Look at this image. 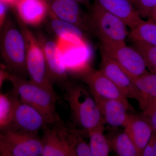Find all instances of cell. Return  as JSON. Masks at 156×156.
<instances>
[{
    "label": "cell",
    "instance_id": "6da1fadb",
    "mask_svg": "<svg viewBox=\"0 0 156 156\" xmlns=\"http://www.w3.org/2000/svg\"><path fill=\"white\" fill-rule=\"evenodd\" d=\"M64 97L76 125L85 134L104 124L96 101L89 90L80 84L66 82Z\"/></svg>",
    "mask_w": 156,
    "mask_h": 156
},
{
    "label": "cell",
    "instance_id": "7a4b0ae2",
    "mask_svg": "<svg viewBox=\"0 0 156 156\" xmlns=\"http://www.w3.org/2000/svg\"><path fill=\"white\" fill-rule=\"evenodd\" d=\"M13 87L12 92L22 101L33 107L52 124L61 120L56 112L58 96L54 89L43 87L27 78L10 73L9 78Z\"/></svg>",
    "mask_w": 156,
    "mask_h": 156
},
{
    "label": "cell",
    "instance_id": "3957f363",
    "mask_svg": "<svg viewBox=\"0 0 156 156\" xmlns=\"http://www.w3.org/2000/svg\"><path fill=\"white\" fill-rule=\"evenodd\" d=\"M0 56L11 74L28 76L25 38L20 28L9 17L0 29Z\"/></svg>",
    "mask_w": 156,
    "mask_h": 156
},
{
    "label": "cell",
    "instance_id": "277c9868",
    "mask_svg": "<svg viewBox=\"0 0 156 156\" xmlns=\"http://www.w3.org/2000/svg\"><path fill=\"white\" fill-rule=\"evenodd\" d=\"M88 13L90 33L101 43L125 44L128 36L127 26L123 20L105 10L94 2Z\"/></svg>",
    "mask_w": 156,
    "mask_h": 156
},
{
    "label": "cell",
    "instance_id": "5b68a950",
    "mask_svg": "<svg viewBox=\"0 0 156 156\" xmlns=\"http://www.w3.org/2000/svg\"><path fill=\"white\" fill-rule=\"evenodd\" d=\"M42 148L38 134L8 127L0 128V156H40Z\"/></svg>",
    "mask_w": 156,
    "mask_h": 156
},
{
    "label": "cell",
    "instance_id": "8992f818",
    "mask_svg": "<svg viewBox=\"0 0 156 156\" xmlns=\"http://www.w3.org/2000/svg\"><path fill=\"white\" fill-rule=\"evenodd\" d=\"M20 29L25 40L26 65L30 80L43 87L54 89L49 76L44 51L37 37L23 23L20 24Z\"/></svg>",
    "mask_w": 156,
    "mask_h": 156
},
{
    "label": "cell",
    "instance_id": "52a82bcc",
    "mask_svg": "<svg viewBox=\"0 0 156 156\" xmlns=\"http://www.w3.org/2000/svg\"><path fill=\"white\" fill-rule=\"evenodd\" d=\"M11 93L14 107L11 122L7 127L38 134L39 131L50 125L47 119L37 110L22 101L13 92Z\"/></svg>",
    "mask_w": 156,
    "mask_h": 156
},
{
    "label": "cell",
    "instance_id": "ba28073f",
    "mask_svg": "<svg viewBox=\"0 0 156 156\" xmlns=\"http://www.w3.org/2000/svg\"><path fill=\"white\" fill-rule=\"evenodd\" d=\"M101 53L112 58L134 76L148 72L140 54L133 47L125 44L101 43Z\"/></svg>",
    "mask_w": 156,
    "mask_h": 156
},
{
    "label": "cell",
    "instance_id": "9c48e42d",
    "mask_svg": "<svg viewBox=\"0 0 156 156\" xmlns=\"http://www.w3.org/2000/svg\"><path fill=\"white\" fill-rule=\"evenodd\" d=\"M81 73L82 80L89 87L93 97L120 101L126 105L128 110H134L127 98L100 71L87 67Z\"/></svg>",
    "mask_w": 156,
    "mask_h": 156
},
{
    "label": "cell",
    "instance_id": "30bf717a",
    "mask_svg": "<svg viewBox=\"0 0 156 156\" xmlns=\"http://www.w3.org/2000/svg\"><path fill=\"white\" fill-rule=\"evenodd\" d=\"M99 71L115 85L127 98L142 103L144 95L135 87L126 71L114 60L101 53Z\"/></svg>",
    "mask_w": 156,
    "mask_h": 156
},
{
    "label": "cell",
    "instance_id": "8fae6325",
    "mask_svg": "<svg viewBox=\"0 0 156 156\" xmlns=\"http://www.w3.org/2000/svg\"><path fill=\"white\" fill-rule=\"evenodd\" d=\"M41 156H75L65 132L62 120L47 125L43 129Z\"/></svg>",
    "mask_w": 156,
    "mask_h": 156
},
{
    "label": "cell",
    "instance_id": "7c38bea8",
    "mask_svg": "<svg viewBox=\"0 0 156 156\" xmlns=\"http://www.w3.org/2000/svg\"><path fill=\"white\" fill-rule=\"evenodd\" d=\"M49 12L56 18L77 27L85 32L89 31L88 14L84 13L79 3L73 0H45Z\"/></svg>",
    "mask_w": 156,
    "mask_h": 156
},
{
    "label": "cell",
    "instance_id": "4fadbf2b",
    "mask_svg": "<svg viewBox=\"0 0 156 156\" xmlns=\"http://www.w3.org/2000/svg\"><path fill=\"white\" fill-rule=\"evenodd\" d=\"M44 51L49 76L53 83L64 84L67 80V69L61 50L56 41L37 36Z\"/></svg>",
    "mask_w": 156,
    "mask_h": 156
},
{
    "label": "cell",
    "instance_id": "5bb4252c",
    "mask_svg": "<svg viewBox=\"0 0 156 156\" xmlns=\"http://www.w3.org/2000/svg\"><path fill=\"white\" fill-rule=\"evenodd\" d=\"M14 7L21 21L31 26L41 25L50 11L45 0H18Z\"/></svg>",
    "mask_w": 156,
    "mask_h": 156
},
{
    "label": "cell",
    "instance_id": "9a60e30c",
    "mask_svg": "<svg viewBox=\"0 0 156 156\" xmlns=\"http://www.w3.org/2000/svg\"><path fill=\"white\" fill-rule=\"evenodd\" d=\"M125 128L124 131L136 147L139 156H142L153 132L150 124L142 113L129 114Z\"/></svg>",
    "mask_w": 156,
    "mask_h": 156
},
{
    "label": "cell",
    "instance_id": "2e32d148",
    "mask_svg": "<svg viewBox=\"0 0 156 156\" xmlns=\"http://www.w3.org/2000/svg\"><path fill=\"white\" fill-rule=\"evenodd\" d=\"M104 123L113 127L126 126L129 114L127 107L122 101L114 99L93 97Z\"/></svg>",
    "mask_w": 156,
    "mask_h": 156
},
{
    "label": "cell",
    "instance_id": "e0dca14e",
    "mask_svg": "<svg viewBox=\"0 0 156 156\" xmlns=\"http://www.w3.org/2000/svg\"><path fill=\"white\" fill-rule=\"evenodd\" d=\"M103 9L122 20L133 29L142 20L130 0H95Z\"/></svg>",
    "mask_w": 156,
    "mask_h": 156
},
{
    "label": "cell",
    "instance_id": "ac0fdd59",
    "mask_svg": "<svg viewBox=\"0 0 156 156\" xmlns=\"http://www.w3.org/2000/svg\"><path fill=\"white\" fill-rule=\"evenodd\" d=\"M51 29L55 33L56 38L74 44H80L86 42L83 31L77 27L66 21L56 18L49 12Z\"/></svg>",
    "mask_w": 156,
    "mask_h": 156
},
{
    "label": "cell",
    "instance_id": "d6986e66",
    "mask_svg": "<svg viewBox=\"0 0 156 156\" xmlns=\"http://www.w3.org/2000/svg\"><path fill=\"white\" fill-rule=\"evenodd\" d=\"M104 131L102 124L87 133L92 156H107L109 154L111 149L109 140L103 134Z\"/></svg>",
    "mask_w": 156,
    "mask_h": 156
},
{
    "label": "cell",
    "instance_id": "ffe728a7",
    "mask_svg": "<svg viewBox=\"0 0 156 156\" xmlns=\"http://www.w3.org/2000/svg\"><path fill=\"white\" fill-rule=\"evenodd\" d=\"M69 143L75 156H92L89 144L84 138L85 133L80 128L65 126Z\"/></svg>",
    "mask_w": 156,
    "mask_h": 156
},
{
    "label": "cell",
    "instance_id": "44dd1931",
    "mask_svg": "<svg viewBox=\"0 0 156 156\" xmlns=\"http://www.w3.org/2000/svg\"><path fill=\"white\" fill-rule=\"evenodd\" d=\"M129 36L133 42H145L156 46V23L142 20L135 27L131 29Z\"/></svg>",
    "mask_w": 156,
    "mask_h": 156
},
{
    "label": "cell",
    "instance_id": "7402d4cb",
    "mask_svg": "<svg viewBox=\"0 0 156 156\" xmlns=\"http://www.w3.org/2000/svg\"><path fill=\"white\" fill-rule=\"evenodd\" d=\"M111 148L119 156H139L134 143L125 131L115 135L109 140Z\"/></svg>",
    "mask_w": 156,
    "mask_h": 156
},
{
    "label": "cell",
    "instance_id": "603a6c76",
    "mask_svg": "<svg viewBox=\"0 0 156 156\" xmlns=\"http://www.w3.org/2000/svg\"><path fill=\"white\" fill-rule=\"evenodd\" d=\"M125 70L140 92L144 95L156 98V74L148 72L140 75L134 76Z\"/></svg>",
    "mask_w": 156,
    "mask_h": 156
},
{
    "label": "cell",
    "instance_id": "cb8c5ba5",
    "mask_svg": "<svg viewBox=\"0 0 156 156\" xmlns=\"http://www.w3.org/2000/svg\"><path fill=\"white\" fill-rule=\"evenodd\" d=\"M132 47L142 56L147 70L156 74V46L145 42L134 41Z\"/></svg>",
    "mask_w": 156,
    "mask_h": 156
},
{
    "label": "cell",
    "instance_id": "d4e9b609",
    "mask_svg": "<svg viewBox=\"0 0 156 156\" xmlns=\"http://www.w3.org/2000/svg\"><path fill=\"white\" fill-rule=\"evenodd\" d=\"M13 107L11 93L3 94L0 92V128L9 126L12 118Z\"/></svg>",
    "mask_w": 156,
    "mask_h": 156
},
{
    "label": "cell",
    "instance_id": "484cf974",
    "mask_svg": "<svg viewBox=\"0 0 156 156\" xmlns=\"http://www.w3.org/2000/svg\"><path fill=\"white\" fill-rule=\"evenodd\" d=\"M142 114L150 124L153 131L156 132V98L144 95V99L140 105Z\"/></svg>",
    "mask_w": 156,
    "mask_h": 156
},
{
    "label": "cell",
    "instance_id": "4316f807",
    "mask_svg": "<svg viewBox=\"0 0 156 156\" xmlns=\"http://www.w3.org/2000/svg\"><path fill=\"white\" fill-rule=\"evenodd\" d=\"M135 11L142 18H147L156 5V0H130Z\"/></svg>",
    "mask_w": 156,
    "mask_h": 156
},
{
    "label": "cell",
    "instance_id": "83f0119b",
    "mask_svg": "<svg viewBox=\"0 0 156 156\" xmlns=\"http://www.w3.org/2000/svg\"><path fill=\"white\" fill-rule=\"evenodd\" d=\"M143 156H156V132L153 131L150 139L143 152Z\"/></svg>",
    "mask_w": 156,
    "mask_h": 156
},
{
    "label": "cell",
    "instance_id": "f1b7e54d",
    "mask_svg": "<svg viewBox=\"0 0 156 156\" xmlns=\"http://www.w3.org/2000/svg\"><path fill=\"white\" fill-rule=\"evenodd\" d=\"M7 18L6 5L0 1V29L4 24Z\"/></svg>",
    "mask_w": 156,
    "mask_h": 156
},
{
    "label": "cell",
    "instance_id": "f546056e",
    "mask_svg": "<svg viewBox=\"0 0 156 156\" xmlns=\"http://www.w3.org/2000/svg\"><path fill=\"white\" fill-rule=\"evenodd\" d=\"M10 73L6 71L0 66V89L6 80H9Z\"/></svg>",
    "mask_w": 156,
    "mask_h": 156
},
{
    "label": "cell",
    "instance_id": "4dcf8cb0",
    "mask_svg": "<svg viewBox=\"0 0 156 156\" xmlns=\"http://www.w3.org/2000/svg\"><path fill=\"white\" fill-rule=\"evenodd\" d=\"M147 18L148 20L156 23V5L152 9Z\"/></svg>",
    "mask_w": 156,
    "mask_h": 156
},
{
    "label": "cell",
    "instance_id": "1f68e13d",
    "mask_svg": "<svg viewBox=\"0 0 156 156\" xmlns=\"http://www.w3.org/2000/svg\"><path fill=\"white\" fill-rule=\"evenodd\" d=\"M80 4V5H83L88 9H90L91 7L90 0H73Z\"/></svg>",
    "mask_w": 156,
    "mask_h": 156
},
{
    "label": "cell",
    "instance_id": "d6a6232c",
    "mask_svg": "<svg viewBox=\"0 0 156 156\" xmlns=\"http://www.w3.org/2000/svg\"><path fill=\"white\" fill-rule=\"evenodd\" d=\"M6 5L14 6L18 0H0Z\"/></svg>",
    "mask_w": 156,
    "mask_h": 156
}]
</instances>
